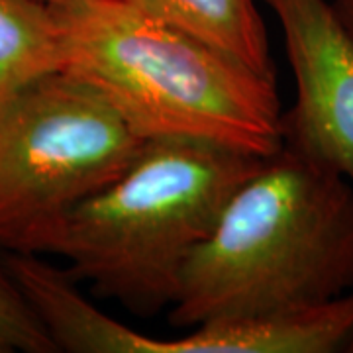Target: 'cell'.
<instances>
[{
    "instance_id": "6da1fadb",
    "label": "cell",
    "mask_w": 353,
    "mask_h": 353,
    "mask_svg": "<svg viewBox=\"0 0 353 353\" xmlns=\"http://www.w3.org/2000/svg\"><path fill=\"white\" fill-rule=\"evenodd\" d=\"M353 290V185L285 143L228 199L181 269L169 322L287 314Z\"/></svg>"
},
{
    "instance_id": "7a4b0ae2",
    "label": "cell",
    "mask_w": 353,
    "mask_h": 353,
    "mask_svg": "<svg viewBox=\"0 0 353 353\" xmlns=\"http://www.w3.org/2000/svg\"><path fill=\"white\" fill-rule=\"evenodd\" d=\"M263 157L190 138L145 139L126 171L26 241L141 318L163 312L190 252Z\"/></svg>"
},
{
    "instance_id": "3957f363",
    "label": "cell",
    "mask_w": 353,
    "mask_h": 353,
    "mask_svg": "<svg viewBox=\"0 0 353 353\" xmlns=\"http://www.w3.org/2000/svg\"><path fill=\"white\" fill-rule=\"evenodd\" d=\"M51 8L61 71L90 85L143 139H204L257 157L283 145L277 79L126 0Z\"/></svg>"
},
{
    "instance_id": "277c9868",
    "label": "cell",
    "mask_w": 353,
    "mask_h": 353,
    "mask_svg": "<svg viewBox=\"0 0 353 353\" xmlns=\"http://www.w3.org/2000/svg\"><path fill=\"white\" fill-rule=\"evenodd\" d=\"M145 139L65 71L0 102V250L26 241L126 171Z\"/></svg>"
},
{
    "instance_id": "5b68a950",
    "label": "cell",
    "mask_w": 353,
    "mask_h": 353,
    "mask_svg": "<svg viewBox=\"0 0 353 353\" xmlns=\"http://www.w3.org/2000/svg\"><path fill=\"white\" fill-rule=\"evenodd\" d=\"M0 265L57 352L69 353H332L353 336V290L320 306L196 326L183 338L138 334L101 312L65 269L36 253L0 250Z\"/></svg>"
},
{
    "instance_id": "8992f818",
    "label": "cell",
    "mask_w": 353,
    "mask_h": 353,
    "mask_svg": "<svg viewBox=\"0 0 353 353\" xmlns=\"http://www.w3.org/2000/svg\"><path fill=\"white\" fill-rule=\"evenodd\" d=\"M281 22L296 81L283 143L353 185V36L330 0H259Z\"/></svg>"
},
{
    "instance_id": "52a82bcc",
    "label": "cell",
    "mask_w": 353,
    "mask_h": 353,
    "mask_svg": "<svg viewBox=\"0 0 353 353\" xmlns=\"http://www.w3.org/2000/svg\"><path fill=\"white\" fill-rule=\"evenodd\" d=\"M139 12L179 28L248 65L277 79L259 0H126Z\"/></svg>"
},
{
    "instance_id": "ba28073f",
    "label": "cell",
    "mask_w": 353,
    "mask_h": 353,
    "mask_svg": "<svg viewBox=\"0 0 353 353\" xmlns=\"http://www.w3.org/2000/svg\"><path fill=\"white\" fill-rule=\"evenodd\" d=\"M57 18L39 0H0V102L39 77L61 71Z\"/></svg>"
},
{
    "instance_id": "9c48e42d",
    "label": "cell",
    "mask_w": 353,
    "mask_h": 353,
    "mask_svg": "<svg viewBox=\"0 0 353 353\" xmlns=\"http://www.w3.org/2000/svg\"><path fill=\"white\" fill-rule=\"evenodd\" d=\"M55 353L57 347L0 265V353Z\"/></svg>"
},
{
    "instance_id": "30bf717a",
    "label": "cell",
    "mask_w": 353,
    "mask_h": 353,
    "mask_svg": "<svg viewBox=\"0 0 353 353\" xmlns=\"http://www.w3.org/2000/svg\"><path fill=\"white\" fill-rule=\"evenodd\" d=\"M334 10L341 20V24L347 28V32L353 36V0H330Z\"/></svg>"
},
{
    "instance_id": "8fae6325",
    "label": "cell",
    "mask_w": 353,
    "mask_h": 353,
    "mask_svg": "<svg viewBox=\"0 0 353 353\" xmlns=\"http://www.w3.org/2000/svg\"><path fill=\"white\" fill-rule=\"evenodd\" d=\"M43 4H50V6H63V4H69V2H77V0H39Z\"/></svg>"
},
{
    "instance_id": "7c38bea8",
    "label": "cell",
    "mask_w": 353,
    "mask_h": 353,
    "mask_svg": "<svg viewBox=\"0 0 353 353\" xmlns=\"http://www.w3.org/2000/svg\"><path fill=\"white\" fill-rule=\"evenodd\" d=\"M345 352L353 353V336H352V340H350V343H347V347H345Z\"/></svg>"
}]
</instances>
